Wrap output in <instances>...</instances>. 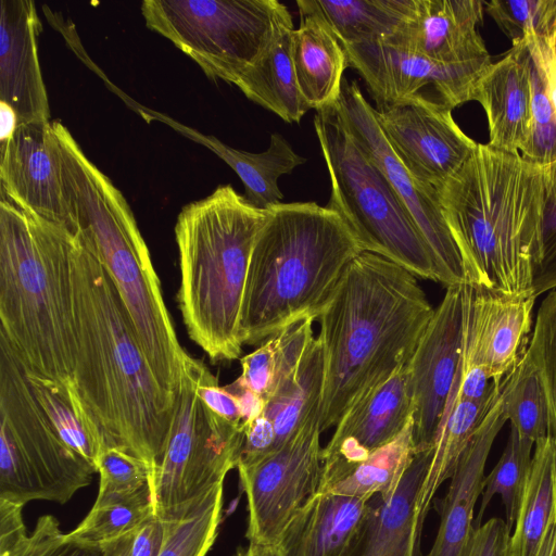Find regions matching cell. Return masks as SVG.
I'll list each match as a JSON object with an SVG mask.
<instances>
[{
  "label": "cell",
  "instance_id": "6da1fadb",
  "mask_svg": "<svg viewBox=\"0 0 556 556\" xmlns=\"http://www.w3.org/2000/svg\"><path fill=\"white\" fill-rule=\"evenodd\" d=\"M72 280L76 352L70 389L105 448L136 456L155 473L170 434L176 396L159 382L113 281L79 233Z\"/></svg>",
  "mask_w": 556,
  "mask_h": 556
},
{
  "label": "cell",
  "instance_id": "7a4b0ae2",
  "mask_svg": "<svg viewBox=\"0 0 556 556\" xmlns=\"http://www.w3.org/2000/svg\"><path fill=\"white\" fill-rule=\"evenodd\" d=\"M547 180L548 165L478 143L437 189L465 282L509 298L534 295Z\"/></svg>",
  "mask_w": 556,
  "mask_h": 556
},
{
  "label": "cell",
  "instance_id": "3957f363",
  "mask_svg": "<svg viewBox=\"0 0 556 556\" xmlns=\"http://www.w3.org/2000/svg\"><path fill=\"white\" fill-rule=\"evenodd\" d=\"M433 313L418 278L404 267L370 252L350 263L318 317L321 432L410 359Z\"/></svg>",
  "mask_w": 556,
  "mask_h": 556
},
{
  "label": "cell",
  "instance_id": "277c9868",
  "mask_svg": "<svg viewBox=\"0 0 556 556\" xmlns=\"http://www.w3.org/2000/svg\"><path fill=\"white\" fill-rule=\"evenodd\" d=\"M362 252L345 222L327 206L282 202L270 207L249 263L240 317L243 345L318 319Z\"/></svg>",
  "mask_w": 556,
  "mask_h": 556
},
{
  "label": "cell",
  "instance_id": "5b68a950",
  "mask_svg": "<svg viewBox=\"0 0 556 556\" xmlns=\"http://www.w3.org/2000/svg\"><path fill=\"white\" fill-rule=\"evenodd\" d=\"M75 233L0 201V337L23 367L70 387Z\"/></svg>",
  "mask_w": 556,
  "mask_h": 556
},
{
  "label": "cell",
  "instance_id": "8992f818",
  "mask_svg": "<svg viewBox=\"0 0 556 556\" xmlns=\"http://www.w3.org/2000/svg\"><path fill=\"white\" fill-rule=\"evenodd\" d=\"M67 204L79 233L113 281L140 346L161 386L177 396L187 353L165 305L160 279L134 214L122 192L59 127Z\"/></svg>",
  "mask_w": 556,
  "mask_h": 556
},
{
  "label": "cell",
  "instance_id": "52a82bcc",
  "mask_svg": "<svg viewBox=\"0 0 556 556\" xmlns=\"http://www.w3.org/2000/svg\"><path fill=\"white\" fill-rule=\"evenodd\" d=\"M268 210L231 185L182 207L175 225L177 303L189 338L212 362L240 356V317L249 263Z\"/></svg>",
  "mask_w": 556,
  "mask_h": 556
},
{
  "label": "cell",
  "instance_id": "ba28073f",
  "mask_svg": "<svg viewBox=\"0 0 556 556\" xmlns=\"http://www.w3.org/2000/svg\"><path fill=\"white\" fill-rule=\"evenodd\" d=\"M313 123L330 178L326 206L340 215L364 252L383 256L417 278L439 282L427 243L382 173L328 109L318 111Z\"/></svg>",
  "mask_w": 556,
  "mask_h": 556
},
{
  "label": "cell",
  "instance_id": "9c48e42d",
  "mask_svg": "<svg viewBox=\"0 0 556 556\" xmlns=\"http://www.w3.org/2000/svg\"><path fill=\"white\" fill-rule=\"evenodd\" d=\"M94 472L56 434L23 365L0 337V498L65 504L91 483Z\"/></svg>",
  "mask_w": 556,
  "mask_h": 556
},
{
  "label": "cell",
  "instance_id": "30bf717a",
  "mask_svg": "<svg viewBox=\"0 0 556 556\" xmlns=\"http://www.w3.org/2000/svg\"><path fill=\"white\" fill-rule=\"evenodd\" d=\"M141 13L208 78L233 85L294 29L278 0H144Z\"/></svg>",
  "mask_w": 556,
  "mask_h": 556
},
{
  "label": "cell",
  "instance_id": "8fae6325",
  "mask_svg": "<svg viewBox=\"0 0 556 556\" xmlns=\"http://www.w3.org/2000/svg\"><path fill=\"white\" fill-rule=\"evenodd\" d=\"M202 361L188 353L184 361L168 442L152 483L155 515L181 516L237 468L243 425L212 412L197 388Z\"/></svg>",
  "mask_w": 556,
  "mask_h": 556
},
{
  "label": "cell",
  "instance_id": "7c38bea8",
  "mask_svg": "<svg viewBox=\"0 0 556 556\" xmlns=\"http://www.w3.org/2000/svg\"><path fill=\"white\" fill-rule=\"evenodd\" d=\"M319 408L281 446L237 467L248 505L249 543L277 546L300 508L317 493L323 470Z\"/></svg>",
  "mask_w": 556,
  "mask_h": 556
},
{
  "label": "cell",
  "instance_id": "4fadbf2b",
  "mask_svg": "<svg viewBox=\"0 0 556 556\" xmlns=\"http://www.w3.org/2000/svg\"><path fill=\"white\" fill-rule=\"evenodd\" d=\"M328 110L408 211L432 254L439 282L446 288L465 283L462 258L444 220L437 189L418 182L397 159L357 81L344 77L339 99Z\"/></svg>",
  "mask_w": 556,
  "mask_h": 556
},
{
  "label": "cell",
  "instance_id": "5bb4252c",
  "mask_svg": "<svg viewBox=\"0 0 556 556\" xmlns=\"http://www.w3.org/2000/svg\"><path fill=\"white\" fill-rule=\"evenodd\" d=\"M452 111L424 93L375 109L397 159L418 182L435 189L464 165L478 144L457 125Z\"/></svg>",
  "mask_w": 556,
  "mask_h": 556
},
{
  "label": "cell",
  "instance_id": "9a60e30c",
  "mask_svg": "<svg viewBox=\"0 0 556 556\" xmlns=\"http://www.w3.org/2000/svg\"><path fill=\"white\" fill-rule=\"evenodd\" d=\"M463 283L446 292L408 361L415 454L431 450L459 372Z\"/></svg>",
  "mask_w": 556,
  "mask_h": 556
},
{
  "label": "cell",
  "instance_id": "2e32d148",
  "mask_svg": "<svg viewBox=\"0 0 556 556\" xmlns=\"http://www.w3.org/2000/svg\"><path fill=\"white\" fill-rule=\"evenodd\" d=\"M343 49L349 66L359 73L378 106L408 100L432 85L439 99L454 109L472 101L478 79L492 63L444 64L383 42L343 46Z\"/></svg>",
  "mask_w": 556,
  "mask_h": 556
},
{
  "label": "cell",
  "instance_id": "e0dca14e",
  "mask_svg": "<svg viewBox=\"0 0 556 556\" xmlns=\"http://www.w3.org/2000/svg\"><path fill=\"white\" fill-rule=\"evenodd\" d=\"M0 180L1 198L24 212L76 233L65 197L61 149L52 121L20 124L1 143Z\"/></svg>",
  "mask_w": 556,
  "mask_h": 556
},
{
  "label": "cell",
  "instance_id": "ac0fdd59",
  "mask_svg": "<svg viewBox=\"0 0 556 556\" xmlns=\"http://www.w3.org/2000/svg\"><path fill=\"white\" fill-rule=\"evenodd\" d=\"M536 296L509 298L463 283L462 368L480 367L503 380L530 343Z\"/></svg>",
  "mask_w": 556,
  "mask_h": 556
},
{
  "label": "cell",
  "instance_id": "d6986e66",
  "mask_svg": "<svg viewBox=\"0 0 556 556\" xmlns=\"http://www.w3.org/2000/svg\"><path fill=\"white\" fill-rule=\"evenodd\" d=\"M412 419L408 362L361 396L342 416L323 447L328 473L365 460L395 439Z\"/></svg>",
  "mask_w": 556,
  "mask_h": 556
},
{
  "label": "cell",
  "instance_id": "ffe728a7",
  "mask_svg": "<svg viewBox=\"0 0 556 556\" xmlns=\"http://www.w3.org/2000/svg\"><path fill=\"white\" fill-rule=\"evenodd\" d=\"M0 102L18 123H48L49 101L38 59L41 31L31 0L0 1Z\"/></svg>",
  "mask_w": 556,
  "mask_h": 556
},
{
  "label": "cell",
  "instance_id": "44dd1931",
  "mask_svg": "<svg viewBox=\"0 0 556 556\" xmlns=\"http://www.w3.org/2000/svg\"><path fill=\"white\" fill-rule=\"evenodd\" d=\"M480 0H414L410 16L383 43L444 64L491 61L479 33Z\"/></svg>",
  "mask_w": 556,
  "mask_h": 556
},
{
  "label": "cell",
  "instance_id": "7402d4cb",
  "mask_svg": "<svg viewBox=\"0 0 556 556\" xmlns=\"http://www.w3.org/2000/svg\"><path fill=\"white\" fill-rule=\"evenodd\" d=\"M472 101L482 106L489 126V146L521 153L532 127V68L526 43H515L478 79Z\"/></svg>",
  "mask_w": 556,
  "mask_h": 556
},
{
  "label": "cell",
  "instance_id": "603a6c76",
  "mask_svg": "<svg viewBox=\"0 0 556 556\" xmlns=\"http://www.w3.org/2000/svg\"><path fill=\"white\" fill-rule=\"evenodd\" d=\"M501 394L478 427L440 501V523L425 556H463L473 529V511L483 491L484 467L492 444L506 422Z\"/></svg>",
  "mask_w": 556,
  "mask_h": 556
},
{
  "label": "cell",
  "instance_id": "cb8c5ba5",
  "mask_svg": "<svg viewBox=\"0 0 556 556\" xmlns=\"http://www.w3.org/2000/svg\"><path fill=\"white\" fill-rule=\"evenodd\" d=\"M430 451L415 454L392 496L370 500L368 514L342 556H416L421 532L415 508Z\"/></svg>",
  "mask_w": 556,
  "mask_h": 556
},
{
  "label": "cell",
  "instance_id": "d4e9b609",
  "mask_svg": "<svg viewBox=\"0 0 556 556\" xmlns=\"http://www.w3.org/2000/svg\"><path fill=\"white\" fill-rule=\"evenodd\" d=\"M369 506L370 500L317 492L290 520L276 548L280 556H342Z\"/></svg>",
  "mask_w": 556,
  "mask_h": 556
},
{
  "label": "cell",
  "instance_id": "484cf974",
  "mask_svg": "<svg viewBox=\"0 0 556 556\" xmlns=\"http://www.w3.org/2000/svg\"><path fill=\"white\" fill-rule=\"evenodd\" d=\"M301 22L291 33V54L300 92L309 109L332 106L349 66L343 46L305 0H296Z\"/></svg>",
  "mask_w": 556,
  "mask_h": 556
},
{
  "label": "cell",
  "instance_id": "4316f807",
  "mask_svg": "<svg viewBox=\"0 0 556 556\" xmlns=\"http://www.w3.org/2000/svg\"><path fill=\"white\" fill-rule=\"evenodd\" d=\"M457 389L458 376L437 431L416 501L415 515L420 532L439 488L452 477L471 438L501 394L489 402L477 403L460 397Z\"/></svg>",
  "mask_w": 556,
  "mask_h": 556
},
{
  "label": "cell",
  "instance_id": "83f0119b",
  "mask_svg": "<svg viewBox=\"0 0 556 556\" xmlns=\"http://www.w3.org/2000/svg\"><path fill=\"white\" fill-rule=\"evenodd\" d=\"M415 456L412 419L392 441L365 460L321 473L317 492L371 500L389 498L399 488Z\"/></svg>",
  "mask_w": 556,
  "mask_h": 556
},
{
  "label": "cell",
  "instance_id": "f1b7e54d",
  "mask_svg": "<svg viewBox=\"0 0 556 556\" xmlns=\"http://www.w3.org/2000/svg\"><path fill=\"white\" fill-rule=\"evenodd\" d=\"M204 141L236 172L244 186V199L260 210L282 203L278 179L306 162L277 132L270 135L268 148L260 153L231 148L214 137H204Z\"/></svg>",
  "mask_w": 556,
  "mask_h": 556
},
{
  "label": "cell",
  "instance_id": "f546056e",
  "mask_svg": "<svg viewBox=\"0 0 556 556\" xmlns=\"http://www.w3.org/2000/svg\"><path fill=\"white\" fill-rule=\"evenodd\" d=\"M342 46L383 42L410 16L414 0H305Z\"/></svg>",
  "mask_w": 556,
  "mask_h": 556
},
{
  "label": "cell",
  "instance_id": "4dcf8cb0",
  "mask_svg": "<svg viewBox=\"0 0 556 556\" xmlns=\"http://www.w3.org/2000/svg\"><path fill=\"white\" fill-rule=\"evenodd\" d=\"M324 376L323 344L319 337H314L299 364L279 382L263 410L275 428L277 448L319 408Z\"/></svg>",
  "mask_w": 556,
  "mask_h": 556
},
{
  "label": "cell",
  "instance_id": "1f68e13d",
  "mask_svg": "<svg viewBox=\"0 0 556 556\" xmlns=\"http://www.w3.org/2000/svg\"><path fill=\"white\" fill-rule=\"evenodd\" d=\"M292 30L285 33L236 84L248 99L289 124L300 123L311 110L300 92L294 73Z\"/></svg>",
  "mask_w": 556,
  "mask_h": 556
},
{
  "label": "cell",
  "instance_id": "d6a6232c",
  "mask_svg": "<svg viewBox=\"0 0 556 556\" xmlns=\"http://www.w3.org/2000/svg\"><path fill=\"white\" fill-rule=\"evenodd\" d=\"M554 442L534 443L522 500L511 531L509 556H536L554 508Z\"/></svg>",
  "mask_w": 556,
  "mask_h": 556
},
{
  "label": "cell",
  "instance_id": "836d02e7",
  "mask_svg": "<svg viewBox=\"0 0 556 556\" xmlns=\"http://www.w3.org/2000/svg\"><path fill=\"white\" fill-rule=\"evenodd\" d=\"M313 323V319H304L288 327L243 356L240 359L241 375L227 388L250 391L266 404L314 339Z\"/></svg>",
  "mask_w": 556,
  "mask_h": 556
},
{
  "label": "cell",
  "instance_id": "e575fe53",
  "mask_svg": "<svg viewBox=\"0 0 556 556\" xmlns=\"http://www.w3.org/2000/svg\"><path fill=\"white\" fill-rule=\"evenodd\" d=\"M25 374L39 406L56 434L96 468V460L105 445L70 387L26 369Z\"/></svg>",
  "mask_w": 556,
  "mask_h": 556
},
{
  "label": "cell",
  "instance_id": "d590c367",
  "mask_svg": "<svg viewBox=\"0 0 556 556\" xmlns=\"http://www.w3.org/2000/svg\"><path fill=\"white\" fill-rule=\"evenodd\" d=\"M503 412L517 433L533 443L548 434V405L538 366L528 353L504 379Z\"/></svg>",
  "mask_w": 556,
  "mask_h": 556
},
{
  "label": "cell",
  "instance_id": "8d00e7d4",
  "mask_svg": "<svg viewBox=\"0 0 556 556\" xmlns=\"http://www.w3.org/2000/svg\"><path fill=\"white\" fill-rule=\"evenodd\" d=\"M224 483L177 518L164 521L157 556H205L214 544L222 518Z\"/></svg>",
  "mask_w": 556,
  "mask_h": 556
},
{
  "label": "cell",
  "instance_id": "74e56055",
  "mask_svg": "<svg viewBox=\"0 0 556 556\" xmlns=\"http://www.w3.org/2000/svg\"><path fill=\"white\" fill-rule=\"evenodd\" d=\"M155 515L152 498L94 503L89 514L65 541L81 547L102 551L138 529Z\"/></svg>",
  "mask_w": 556,
  "mask_h": 556
},
{
  "label": "cell",
  "instance_id": "f35d334b",
  "mask_svg": "<svg viewBox=\"0 0 556 556\" xmlns=\"http://www.w3.org/2000/svg\"><path fill=\"white\" fill-rule=\"evenodd\" d=\"M534 443L520 437L515 429L510 433L506 446L497 464L483 480V491L478 519H481L494 495L498 494L505 508V520L513 530L528 479Z\"/></svg>",
  "mask_w": 556,
  "mask_h": 556
},
{
  "label": "cell",
  "instance_id": "ab89813d",
  "mask_svg": "<svg viewBox=\"0 0 556 556\" xmlns=\"http://www.w3.org/2000/svg\"><path fill=\"white\" fill-rule=\"evenodd\" d=\"M100 476L94 503L152 498L154 471L142 459L115 447L104 448L96 460Z\"/></svg>",
  "mask_w": 556,
  "mask_h": 556
},
{
  "label": "cell",
  "instance_id": "60d3db41",
  "mask_svg": "<svg viewBox=\"0 0 556 556\" xmlns=\"http://www.w3.org/2000/svg\"><path fill=\"white\" fill-rule=\"evenodd\" d=\"M528 353L538 366L548 405V434L554 442V508L556 520V289L542 301Z\"/></svg>",
  "mask_w": 556,
  "mask_h": 556
},
{
  "label": "cell",
  "instance_id": "b9f144b4",
  "mask_svg": "<svg viewBox=\"0 0 556 556\" xmlns=\"http://www.w3.org/2000/svg\"><path fill=\"white\" fill-rule=\"evenodd\" d=\"M483 4L513 45L556 40V0H492Z\"/></svg>",
  "mask_w": 556,
  "mask_h": 556
},
{
  "label": "cell",
  "instance_id": "7bdbcfd3",
  "mask_svg": "<svg viewBox=\"0 0 556 556\" xmlns=\"http://www.w3.org/2000/svg\"><path fill=\"white\" fill-rule=\"evenodd\" d=\"M531 68L532 127L528 144L520 154L528 161L547 166L556 163V112L544 71L533 58Z\"/></svg>",
  "mask_w": 556,
  "mask_h": 556
},
{
  "label": "cell",
  "instance_id": "ee69618b",
  "mask_svg": "<svg viewBox=\"0 0 556 556\" xmlns=\"http://www.w3.org/2000/svg\"><path fill=\"white\" fill-rule=\"evenodd\" d=\"M556 289V163L548 165V180L542 226L541 258L533 278V294Z\"/></svg>",
  "mask_w": 556,
  "mask_h": 556
},
{
  "label": "cell",
  "instance_id": "f6af8a7d",
  "mask_svg": "<svg viewBox=\"0 0 556 556\" xmlns=\"http://www.w3.org/2000/svg\"><path fill=\"white\" fill-rule=\"evenodd\" d=\"M9 556H101V552L66 542L59 520L45 515L39 517L27 541Z\"/></svg>",
  "mask_w": 556,
  "mask_h": 556
},
{
  "label": "cell",
  "instance_id": "bcb514c9",
  "mask_svg": "<svg viewBox=\"0 0 556 556\" xmlns=\"http://www.w3.org/2000/svg\"><path fill=\"white\" fill-rule=\"evenodd\" d=\"M511 531L506 520L498 517L473 526L463 556H509Z\"/></svg>",
  "mask_w": 556,
  "mask_h": 556
},
{
  "label": "cell",
  "instance_id": "7dc6e473",
  "mask_svg": "<svg viewBox=\"0 0 556 556\" xmlns=\"http://www.w3.org/2000/svg\"><path fill=\"white\" fill-rule=\"evenodd\" d=\"M197 392L203 403L218 416L236 425H243L237 396L218 384L217 378L202 362Z\"/></svg>",
  "mask_w": 556,
  "mask_h": 556
},
{
  "label": "cell",
  "instance_id": "c3c4849f",
  "mask_svg": "<svg viewBox=\"0 0 556 556\" xmlns=\"http://www.w3.org/2000/svg\"><path fill=\"white\" fill-rule=\"evenodd\" d=\"M277 448V437L271 421L262 413L243 424V442L238 465L255 462Z\"/></svg>",
  "mask_w": 556,
  "mask_h": 556
},
{
  "label": "cell",
  "instance_id": "681fc988",
  "mask_svg": "<svg viewBox=\"0 0 556 556\" xmlns=\"http://www.w3.org/2000/svg\"><path fill=\"white\" fill-rule=\"evenodd\" d=\"M24 505L0 498V556H9L29 538L23 521Z\"/></svg>",
  "mask_w": 556,
  "mask_h": 556
},
{
  "label": "cell",
  "instance_id": "f907efd6",
  "mask_svg": "<svg viewBox=\"0 0 556 556\" xmlns=\"http://www.w3.org/2000/svg\"><path fill=\"white\" fill-rule=\"evenodd\" d=\"M164 533V521L156 515L152 516L136 532L131 556H157Z\"/></svg>",
  "mask_w": 556,
  "mask_h": 556
},
{
  "label": "cell",
  "instance_id": "816d5d0a",
  "mask_svg": "<svg viewBox=\"0 0 556 556\" xmlns=\"http://www.w3.org/2000/svg\"><path fill=\"white\" fill-rule=\"evenodd\" d=\"M0 115H1L0 139H1V143H3L13 135L15 128L20 125V123H18V119H17L14 111L3 102H0Z\"/></svg>",
  "mask_w": 556,
  "mask_h": 556
},
{
  "label": "cell",
  "instance_id": "f5cc1de1",
  "mask_svg": "<svg viewBox=\"0 0 556 556\" xmlns=\"http://www.w3.org/2000/svg\"><path fill=\"white\" fill-rule=\"evenodd\" d=\"M536 556H556V520L553 513L540 543Z\"/></svg>",
  "mask_w": 556,
  "mask_h": 556
},
{
  "label": "cell",
  "instance_id": "db71d44e",
  "mask_svg": "<svg viewBox=\"0 0 556 556\" xmlns=\"http://www.w3.org/2000/svg\"><path fill=\"white\" fill-rule=\"evenodd\" d=\"M136 532L103 547L101 556H131V547Z\"/></svg>",
  "mask_w": 556,
  "mask_h": 556
},
{
  "label": "cell",
  "instance_id": "11a10c76",
  "mask_svg": "<svg viewBox=\"0 0 556 556\" xmlns=\"http://www.w3.org/2000/svg\"><path fill=\"white\" fill-rule=\"evenodd\" d=\"M233 556H280L275 546H264L249 543L247 547L238 548Z\"/></svg>",
  "mask_w": 556,
  "mask_h": 556
}]
</instances>
